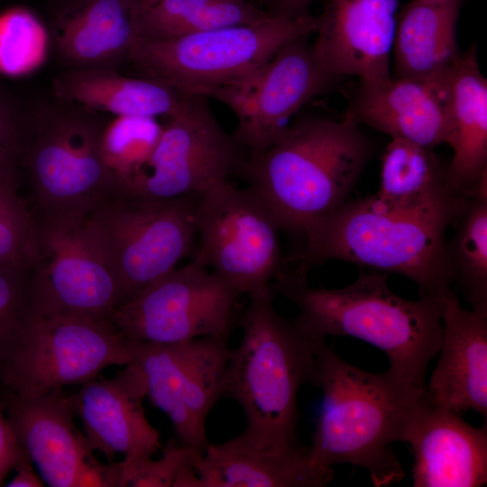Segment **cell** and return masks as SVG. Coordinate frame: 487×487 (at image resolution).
<instances>
[{"instance_id":"6da1fadb","label":"cell","mask_w":487,"mask_h":487,"mask_svg":"<svg viewBox=\"0 0 487 487\" xmlns=\"http://www.w3.org/2000/svg\"><path fill=\"white\" fill-rule=\"evenodd\" d=\"M466 196L449 192L416 207H397L374 195L346 201L303 235L295 271L328 261L350 262L381 273L406 277L419 297L441 298L454 278L446 253V232Z\"/></svg>"},{"instance_id":"7a4b0ae2","label":"cell","mask_w":487,"mask_h":487,"mask_svg":"<svg viewBox=\"0 0 487 487\" xmlns=\"http://www.w3.org/2000/svg\"><path fill=\"white\" fill-rule=\"evenodd\" d=\"M271 286L294 303L296 319L313 337L352 336L381 349L387 370L418 397L426 390V372L442 342V297L410 300L395 294L388 274L360 273L352 284L315 289L307 277L282 271Z\"/></svg>"},{"instance_id":"3957f363","label":"cell","mask_w":487,"mask_h":487,"mask_svg":"<svg viewBox=\"0 0 487 487\" xmlns=\"http://www.w3.org/2000/svg\"><path fill=\"white\" fill-rule=\"evenodd\" d=\"M372 151L348 112L342 120L302 116L262 153L247 157L237 174L280 230L303 236L347 201Z\"/></svg>"},{"instance_id":"277c9868","label":"cell","mask_w":487,"mask_h":487,"mask_svg":"<svg viewBox=\"0 0 487 487\" xmlns=\"http://www.w3.org/2000/svg\"><path fill=\"white\" fill-rule=\"evenodd\" d=\"M314 386L323 392V405L308 446L310 464L360 466L376 487L402 481L405 473L391 445L403 442L423 398L388 371L372 373L350 364L326 341L316 354Z\"/></svg>"},{"instance_id":"5b68a950","label":"cell","mask_w":487,"mask_h":487,"mask_svg":"<svg viewBox=\"0 0 487 487\" xmlns=\"http://www.w3.org/2000/svg\"><path fill=\"white\" fill-rule=\"evenodd\" d=\"M271 286L249 295L240 325V344L231 349L222 397L242 408L246 426L239 434L262 447L300 446L298 394L315 384L316 354L320 344L296 317L280 315Z\"/></svg>"},{"instance_id":"8992f818","label":"cell","mask_w":487,"mask_h":487,"mask_svg":"<svg viewBox=\"0 0 487 487\" xmlns=\"http://www.w3.org/2000/svg\"><path fill=\"white\" fill-rule=\"evenodd\" d=\"M106 124L93 111L59 99L32 115L21 166L36 216L82 221L120 186L104 149Z\"/></svg>"},{"instance_id":"52a82bcc","label":"cell","mask_w":487,"mask_h":487,"mask_svg":"<svg viewBox=\"0 0 487 487\" xmlns=\"http://www.w3.org/2000/svg\"><path fill=\"white\" fill-rule=\"evenodd\" d=\"M317 16L274 14L269 19L165 40L138 39L127 61L180 93L208 97L261 71L291 41L316 32Z\"/></svg>"},{"instance_id":"ba28073f","label":"cell","mask_w":487,"mask_h":487,"mask_svg":"<svg viewBox=\"0 0 487 487\" xmlns=\"http://www.w3.org/2000/svg\"><path fill=\"white\" fill-rule=\"evenodd\" d=\"M200 196L163 199L119 186L82 220L115 279L120 304L192 257Z\"/></svg>"},{"instance_id":"9c48e42d","label":"cell","mask_w":487,"mask_h":487,"mask_svg":"<svg viewBox=\"0 0 487 487\" xmlns=\"http://www.w3.org/2000/svg\"><path fill=\"white\" fill-rule=\"evenodd\" d=\"M131 358V342L111 320L31 311L0 365L13 395L32 398L83 384Z\"/></svg>"},{"instance_id":"30bf717a","label":"cell","mask_w":487,"mask_h":487,"mask_svg":"<svg viewBox=\"0 0 487 487\" xmlns=\"http://www.w3.org/2000/svg\"><path fill=\"white\" fill-rule=\"evenodd\" d=\"M130 342L132 358L119 373L168 416L179 443L204 454L209 444L207 418L223 393L228 340L201 336L172 344Z\"/></svg>"},{"instance_id":"8fae6325","label":"cell","mask_w":487,"mask_h":487,"mask_svg":"<svg viewBox=\"0 0 487 487\" xmlns=\"http://www.w3.org/2000/svg\"><path fill=\"white\" fill-rule=\"evenodd\" d=\"M279 231L262 199L227 179L200 196L191 260L251 295L271 286L283 270Z\"/></svg>"},{"instance_id":"7c38bea8","label":"cell","mask_w":487,"mask_h":487,"mask_svg":"<svg viewBox=\"0 0 487 487\" xmlns=\"http://www.w3.org/2000/svg\"><path fill=\"white\" fill-rule=\"evenodd\" d=\"M239 295L223 276L191 260L122 302L111 321L134 342L172 344L201 336L228 340Z\"/></svg>"},{"instance_id":"4fadbf2b","label":"cell","mask_w":487,"mask_h":487,"mask_svg":"<svg viewBox=\"0 0 487 487\" xmlns=\"http://www.w3.org/2000/svg\"><path fill=\"white\" fill-rule=\"evenodd\" d=\"M168 118L147 161L122 187L163 199L201 195L237 173L247 159L215 115L209 97L186 94Z\"/></svg>"},{"instance_id":"5bb4252c","label":"cell","mask_w":487,"mask_h":487,"mask_svg":"<svg viewBox=\"0 0 487 487\" xmlns=\"http://www.w3.org/2000/svg\"><path fill=\"white\" fill-rule=\"evenodd\" d=\"M35 218L37 253L31 269V311L111 320L121 302L119 289L82 221Z\"/></svg>"},{"instance_id":"9a60e30c","label":"cell","mask_w":487,"mask_h":487,"mask_svg":"<svg viewBox=\"0 0 487 487\" xmlns=\"http://www.w3.org/2000/svg\"><path fill=\"white\" fill-rule=\"evenodd\" d=\"M307 39L287 43L252 78L208 96L235 115L232 134L249 158L274 144L298 112L335 81L322 69Z\"/></svg>"},{"instance_id":"2e32d148","label":"cell","mask_w":487,"mask_h":487,"mask_svg":"<svg viewBox=\"0 0 487 487\" xmlns=\"http://www.w3.org/2000/svg\"><path fill=\"white\" fill-rule=\"evenodd\" d=\"M400 0H327L317 16L315 57L337 79L369 85L391 77L390 59Z\"/></svg>"},{"instance_id":"e0dca14e","label":"cell","mask_w":487,"mask_h":487,"mask_svg":"<svg viewBox=\"0 0 487 487\" xmlns=\"http://www.w3.org/2000/svg\"><path fill=\"white\" fill-rule=\"evenodd\" d=\"M452 71L431 79L391 76L374 84L360 83L346 112L359 125H368L391 138L429 149L448 144Z\"/></svg>"},{"instance_id":"ac0fdd59","label":"cell","mask_w":487,"mask_h":487,"mask_svg":"<svg viewBox=\"0 0 487 487\" xmlns=\"http://www.w3.org/2000/svg\"><path fill=\"white\" fill-rule=\"evenodd\" d=\"M403 442L413 453L414 487H480L487 482L486 422L475 427L423 398Z\"/></svg>"},{"instance_id":"d6986e66","label":"cell","mask_w":487,"mask_h":487,"mask_svg":"<svg viewBox=\"0 0 487 487\" xmlns=\"http://www.w3.org/2000/svg\"><path fill=\"white\" fill-rule=\"evenodd\" d=\"M441 356L424 400L461 415L487 417V313L462 307L451 289L442 299Z\"/></svg>"},{"instance_id":"ffe728a7","label":"cell","mask_w":487,"mask_h":487,"mask_svg":"<svg viewBox=\"0 0 487 487\" xmlns=\"http://www.w3.org/2000/svg\"><path fill=\"white\" fill-rule=\"evenodd\" d=\"M74 410L62 390L32 397L13 395L8 419L21 446L51 487H76L92 456L87 440L74 424Z\"/></svg>"},{"instance_id":"44dd1931","label":"cell","mask_w":487,"mask_h":487,"mask_svg":"<svg viewBox=\"0 0 487 487\" xmlns=\"http://www.w3.org/2000/svg\"><path fill=\"white\" fill-rule=\"evenodd\" d=\"M69 396L90 448L110 462L116 453L133 462L161 448L160 432L148 421L142 398L119 372L113 379L86 381Z\"/></svg>"},{"instance_id":"7402d4cb","label":"cell","mask_w":487,"mask_h":487,"mask_svg":"<svg viewBox=\"0 0 487 487\" xmlns=\"http://www.w3.org/2000/svg\"><path fill=\"white\" fill-rule=\"evenodd\" d=\"M195 467L200 487H324L334 473L310 464L309 446L262 447L239 435L208 444Z\"/></svg>"},{"instance_id":"603a6c76","label":"cell","mask_w":487,"mask_h":487,"mask_svg":"<svg viewBox=\"0 0 487 487\" xmlns=\"http://www.w3.org/2000/svg\"><path fill=\"white\" fill-rule=\"evenodd\" d=\"M136 0H78L55 23L53 41L69 69H115L137 41Z\"/></svg>"},{"instance_id":"cb8c5ba5","label":"cell","mask_w":487,"mask_h":487,"mask_svg":"<svg viewBox=\"0 0 487 487\" xmlns=\"http://www.w3.org/2000/svg\"><path fill=\"white\" fill-rule=\"evenodd\" d=\"M461 0H412L397 17L392 51L395 78L448 75L462 51L457 41Z\"/></svg>"},{"instance_id":"d4e9b609","label":"cell","mask_w":487,"mask_h":487,"mask_svg":"<svg viewBox=\"0 0 487 487\" xmlns=\"http://www.w3.org/2000/svg\"><path fill=\"white\" fill-rule=\"evenodd\" d=\"M453 157L447 166L452 189L469 195L487 175V79L480 69L477 48L462 52L449 81Z\"/></svg>"},{"instance_id":"484cf974","label":"cell","mask_w":487,"mask_h":487,"mask_svg":"<svg viewBox=\"0 0 487 487\" xmlns=\"http://www.w3.org/2000/svg\"><path fill=\"white\" fill-rule=\"evenodd\" d=\"M57 99L115 116L170 117L186 94L146 78H130L115 69H69L53 83Z\"/></svg>"},{"instance_id":"4316f807","label":"cell","mask_w":487,"mask_h":487,"mask_svg":"<svg viewBox=\"0 0 487 487\" xmlns=\"http://www.w3.org/2000/svg\"><path fill=\"white\" fill-rule=\"evenodd\" d=\"M274 14L249 0H136L135 25L138 39L165 40L260 23Z\"/></svg>"},{"instance_id":"83f0119b","label":"cell","mask_w":487,"mask_h":487,"mask_svg":"<svg viewBox=\"0 0 487 487\" xmlns=\"http://www.w3.org/2000/svg\"><path fill=\"white\" fill-rule=\"evenodd\" d=\"M452 191L447 168L432 149L391 138L381 157L380 188L373 194L379 200L391 206L416 207Z\"/></svg>"},{"instance_id":"f1b7e54d","label":"cell","mask_w":487,"mask_h":487,"mask_svg":"<svg viewBox=\"0 0 487 487\" xmlns=\"http://www.w3.org/2000/svg\"><path fill=\"white\" fill-rule=\"evenodd\" d=\"M446 240V253L454 282L471 309L487 313V175L471 193Z\"/></svg>"},{"instance_id":"f546056e","label":"cell","mask_w":487,"mask_h":487,"mask_svg":"<svg viewBox=\"0 0 487 487\" xmlns=\"http://www.w3.org/2000/svg\"><path fill=\"white\" fill-rule=\"evenodd\" d=\"M19 169H0V265L32 269L37 253V224L19 193Z\"/></svg>"},{"instance_id":"4dcf8cb0","label":"cell","mask_w":487,"mask_h":487,"mask_svg":"<svg viewBox=\"0 0 487 487\" xmlns=\"http://www.w3.org/2000/svg\"><path fill=\"white\" fill-rule=\"evenodd\" d=\"M49 35L30 10L16 7L0 14V70L12 76L28 74L45 60Z\"/></svg>"},{"instance_id":"1f68e13d","label":"cell","mask_w":487,"mask_h":487,"mask_svg":"<svg viewBox=\"0 0 487 487\" xmlns=\"http://www.w3.org/2000/svg\"><path fill=\"white\" fill-rule=\"evenodd\" d=\"M156 118L115 116L107 122L104 149L119 183L133 175L149 158L161 133Z\"/></svg>"},{"instance_id":"d6a6232c","label":"cell","mask_w":487,"mask_h":487,"mask_svg":"<svg viewBox=\"0 0 487 487\" xmlns=\"http://www.w3.org/2000/svg\"><path fill=\"white\" fill-rule=\"evenodd\" d=\"M32 308L31 269L0 265V363Z\"/></svg>"},{"instance_id":"836d02e7","label":"cell","mask_w":487,"mask_h":487,"mask_svg":"<svg viewBox=\"0 0 487 487\" xmlns=\"http://www.w3.org/2000/svg\"><path fill=\"white\" fill-rule=\"evenodd\" d=\"M202 455L179 442L169 441L157 461L142 457L133 462H120L122 487H173L181 471L195 466Z\"/></svg>"},{"instance_id":"e575fe53","label":"cell","mask_w":487,"mask_h":487,"mask_svg":"<svg viewBox=\"0 0 487 487\" xmlns=\"http://www.w3.org/2000/svg\"><path fill=\"white\" fill-rule=\"evenodd\" d=\"M30 119L0 91V169L19 167L27 143Z\"/></svg>"},{"instance_id":"d590c367","label":"cell","mask_w":487,"mask_h":487,"mask_svg":"<svg viewBox=\"0 0 487 487\" xmlns=\"http://www.w3.org/2000/svg\"><path fill=\"white\" fill-rule=\"evenodd\" d=\"M121 463L104 464L92 455L83 465L76 487H122Z\"/></svg>"},{"instance_id":"8d00e7d4","label":"cell","mask_w":487,"mask_h":487,"mask_svg":"<svg viewBox=\"0 0 487 487\" xmlns=\"http://www.w3.org/2000/svg\"><path fill=\"white\" fill-rule=\"evenodd\" d=\"M25 454L0 406V485Z\"/></svg>"},{"instance_id":"74e56055","label":"cell","mask_w":487,"mask_h":487,"mask_svg":"<svg viewBox=\"0 0 487 487\" xmlns=\"http://www.w3.org/2000/svg\"><path fill=\"white\" fill-rule=\"evenodd\" d=\"M32 460L25 453L15 466V476L6 486L8 487H42L43 483L32 469Z\"/></svg>"},{"instance_id":"f35d334b","label":"cell","mask_w":487,"mask_h":487,"mask_svg":"<svg viewBox=\"0 0 487 487\" xmlns=\"http://www.w3.org/2000/svg\"><path fill=\"white\" fill-rule=\"evenodd\" d=\"M272 6L271 12L285 15H299L308 13L313 0H267Z\"/></svg>"}]
</instances>
